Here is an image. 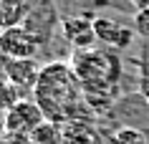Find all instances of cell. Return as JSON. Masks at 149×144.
I'll list each match as a JSON object with an SVG mask.
<instances>
[{
    "label": "cell",
    "mask_w": 149,
    "mask_h": 144,
    "mask_svg": "<svg viewBox=\"0 0 149 144\" xmlns=\"http://www.w3.org/2000/svg\"><path fill=\"white\" fill-rule=\"evenodd\" d=\"M33 101L40 106L46 119L58 121V124L94 116L79 76L73 66L66 61H53L40 68V79L33 88Z\"/></svg>",
    "instance_id": "1"
},
{
    "label": "cell",
    "mask_w": 149,
    "mask_h": 144,
    "mask_svg": "<svg viewBox=\"0 0 149 144\" xmlns=\"http://www.w3.org/2000/svg\"><path fill=\"white\" fill-rule=\"evenodd\" d=\"M116 144H144V136L136 129H119L116 131Z\"/></svg>",
    "instance_id": "13"
},
{
    "label": "cell",
    "mask_w": 149,
    "mask_h": 144,
    "mask_svg": "<svg viewBox=\"0 0 149 144\" xmlns=\"http://www.w3.org/2000/svg\"><path fill=\"white\" fill-rule=\"evenodd\" d=\"M0 43H3V48L10 58H33L40 48V38L25 25L0 31Z\"/></svg>",
    "instance_id": "4"
},
{
    "label": "cell",
    "mask_w": 149,
    "mask_h": 144,
    "mask_svg": "<svg viewBox=\"0 0 149 144\" xmlns=\"http://www.w3.org/2000/svg\"><path fill=\"white\" fill-rule=\"evenodd\" d=\"M40 68L38 61L36 58H10L8 61V68H5V79L18 88V91H23V88H36L40 79Z\"/></svg>",
    "instance_id": "6"
},
{
    "label": "cell",
    "mask_w": 149,
    "mask_h": 144,
    "mask_svg": "<svg viewBox=\"0 0 149 144\" xmlns=\"http://www.w3.org/2000/svg\"><path fill=\"white\" fill-rule=\"evenodd\" d=\"M71 66L79 76L84 91H114L121 73V61L111 51L86 48L76 51L71 58Z\"/></svg>",
    "instance_id": "2"
},
{
    "label": "cell",
    "mask_w": 149,
    "mask_h": 144,
    "mask_svg": "<svg viewBox=\"0 0 149 144\" xmlns=\"http://www.w3.org/2000/svg\"><path fill=\"white\" fill-rule=\"evenodd\" d=\"M8 61H10V56L5 53V48H3V43H0V76L5 73V68H8Z\"/></svg>",
    "instance_id": "14"
},
{
    "label": "cell",
    "mask_w": 149,
    "mask_h": 144,
    "mask_svg": "<svg viewBox=\"0 0 149 144\" xmlns=\"http://www.w3.org/2000/svg\"><path fill=\"white\" fill-rule=\"evenodd\" d=\"M31 3L28 0H0V31L15 28L28 20Z\"/></svg>",
    "instance_id": "9"
},
{
    "label": "cell",
    "mask_w": 149,
    "mask_h": 144,
    "mask_svg": "<svg viewBox=\"0 0 149 144\" xmlns=\"http://www.w3.org/2000/svg\"><path fill=\"white\" fill-rule=\"evenodd\" d=\"M20 101V91L10 83L5 76H0V114H5L13 104Z\"/></svg>",
    "instance_id": "11"
},
{
    "label": "cell",
    "mask_w": 149,
    "mask_h": 144,
    "mask_svg": "<svg viewBox=\"0 0 149 144\" xmlns=\"http://www.w3.org/2000/svg\"><path fill=\"white\" fill-rule=\"evenodd\" d=\"M46 121V114L40 111V106L36 101H28V99H20L18 104H13L5 111V119H3V131L10 136V139H31V134Z\"/></svg>",
    "instance_id": "3"
},
{
    "label": "cell",
    "mask_w": 149,
    "mask_h": 144,
    "mask_svg": "<svg viewBox=\"0 0 149 144\" xmlns=\"http://www.w3.org/2000/svg\"><path fill=\"white\" fill-rule=\"evenodd\" d=\"M63 144H101V139L88 119H71L63 124Z\"/></svg>",
    "instance_id": "8"
},
{
    "label": "cell",
    "mask_w": 149,
    "mask_h": 144,
    "mask_svg": "<svg viewBox=\"0 0 149 144\" xmlns=\"http://www.w3.org/2000/svg\"><path fill=\"white\" fill-rule=\"evenodd\" d=\"M94 31H96V38L101 43H109L111 48H124L132 40V31L126 25H121L119 20H111V18H96Z\"/></svg>",
    "instance_id": "7"
},
{
    "label": "cell",
    "mask_w": 149,
    "mask_h": 144,
    "mask_svg": "<svg viewBox=\"0 0 149 144\" xmlns=\"http://www.w3.org/2000/svg\"><path fill=\"white\" fill-rule=\"evenodd\" d=\"M31 144H63V124L46 119L28 139Z\"/></svg>",
    "instance_id": "10"
},
{
    "label": "cell",
    "mask_w": 149,
    "mask_h": 144,
    "mask_svg": "<svg viewBox=\"0 0 149 144\" xmlns=\"http://www.w3.org/2000/svg\"><path fill=\"white\" fill-rule=\"evenodd\" d=\"M134 31L139 33L141 38H149V8H141L134 15Z\"/></svg>",
    "instance_id": "12"
},
{
    "label": "cell",
    "mask_w": 149,
    "mask_h": 144,
    "mask_svg": "<svg viewBox=\"0 0 149 144\" xmlns=\"http://www.w3.org/2000/svg\"><path fill=\"white\" fill-rule=\"evenodd\" d=\"M61 31H63V38L68 40L73 51H86V48H94L96 38V31H94V20H88V18H66L61 23Z\"/></svg>",
    "instance_id": "5"
}]
</instances>
